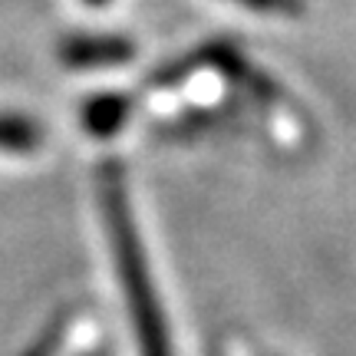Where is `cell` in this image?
I'll list each match as a JSON object with an SVG mask.
<instances>
[{"instance_id":"cell-1","label":"cell","mask_w":356,"mask_h":356,"mask_svg":"<svg viewBox=\"0 0 356 356\" xmlns=\"http://www.w3.org/2000/svg\"><path fill=\"white\" fill-rule=\"evenodd\" d=\"M99 204L106 231H109V248H113L115 257V274H119L129 314H132V327H136V337H139V353L172 356L162 304L155 297L149 261H145L139 228H136V218H132V204H129L126 172H122L119 162H106L99 168Z\"/></svg>"},{"instance_id":"cell-2","label":"cell","mask_w":356,"mask_h":356,"mask_svg":"<svg viewBox=\"0 0 356 356\" xmlns=\"http://www.w3.org/2000/svg\"><path fill=\"white\" fill-rule=\"evenodd\" d=\"M60 56L73 70H102V66L129 63L136 56V47L126 37H113V33H76L63 40Z\"/></svg>"},{"instance_id":"cell-3","label":"cell","mask_w":356,"mask_h":356,"mask_svg":"<svg viewBox=\"0 0 356 356\" xmlns=\"http://www.w3.org/2000/svg\"><path fill=\"white\" fill-rule=\"evenodd\" d=\"M129 113H132V99L122 92H99L86 99L83 106V126L89 129V136L96 139H109L119 129L126 126Z\"/></svg>"},{"instance_id":"cell-4","label":"cell","mask_w":356,"mask_h":356,"mask_svg":"<svg viewBox=\"0 0 356 356\" xmlns=\"http://www.w3.org/2000/svg\"><path fill=\"white\" fill-rule=\"evenodd\" d=\"M43 142V129L33 119L0 113V152H33Z\"/></svg>"},{"instance_id":"cell-5","label":"cell","mask_w":356,"mask_h":356,"mask_svg":"<svg viewBox=\"0 0 356 356\" xmlns=\"http://www.w3.org/2000/svg\"><path fill=\"white\" fill-rule=\"evenodd\" d=\"M231 3H241V7L257 10V13H277V17L300 13V3H297V0H231Z\"/></svg>"},{"instance_id":"cell-6","label":"cell","mask_w":356,"mask_h":356,"mask_svg":"<svg viewBox=\"0 0 356 356\" xmlns=\"http://www.w3.org/2000/svg\"><path fill=\"white\" fill-rule=\"evenodd\" d=\"M89 7H106V3H109V0H86Z\"/></svg>"}]
</instances>
